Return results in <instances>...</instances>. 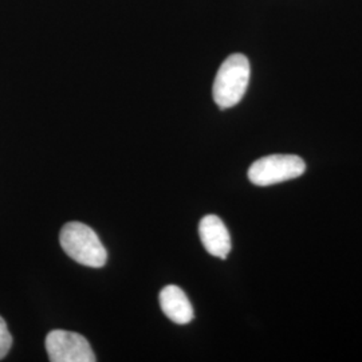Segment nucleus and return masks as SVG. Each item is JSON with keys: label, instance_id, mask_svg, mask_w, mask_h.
Masks as SVG:
<instances>
[{"label": "nucleus", "instance_id": "1", "mask_svg": "<svg viewBox=\"0 0 362 362\" xmlns=\"http://www.w3.org/2000/svg\"><path fill=\"white\" fill-rule=\"evenodd\" d=\"M59 242L66 254L79 264L93 269L104 267L107 254L98 235L89 226L71 221L64 226Z\"/></svg>", "mask_w": 362, "mask_h": 362}, {"label": "nucleus", "instance_id": "2", "mask_svg": "<svg viewBox=\"0 0 362 362\" xmlns=\"http://www.w3.org/2000/svg\"><path fill=\"white\" fill-rule=\"evenodd\" d=\"M251 67L243 54L230 55L218 70L212 95L220 109H228L239 104L246 94Z\"/></svg>", "mask_w": 362, "mask_h": 362}, {"label": "nucleus", "instance_id": "3", "mask_svg": "<svg viewBox=\"0 0 362 362\" xmlns=\"http://www.w3.org/2000/svg\"><path fill=\"white\" fill-rule=\"evenodd\" d=\"M306 170L305 161L296 155H270L251 164L248 180L258 187L275 185L302 176Z\"/></svg>", "mask_w": 362, "mask_h": 362}, {"label": "nucleus", "instance_id": "4", "mask_svg": "<svg viewBox=\"0 0 362 362\" xmlns=\"http://www.w3.org/2000/svg\"><path fill=\"white\" fill-rule=\"evenodd\" d=\"M46 350L52 362H94L88 339L74 332L52 330L46 337Z\"/></svg>", "mask_w": 362, "mask_h": 362}, {"label": "nucleus", "instance_id": "5", "mask_svg": "<svg viewBox=\"0 0 362 362\" xmlns=\"http://www.w3.org/2000/svg\"><path fill=\"white\" fill-rule=\"evenodd\" d=\"M199 235L208 254L216 258H227L233 247L231 235L219 216L207 215L200 220Z\"/></svg>", "mask_w": 362, "mask_h": 362}, {"label": "nucleus", "instance_id": "6", "mask_svg": "<svg viewBox=\"0 0 362 362\" xmlns=\"http://www.w3.org/2000/svg\"><path fill=\"white\" fill-rule=\"evenodd\" d=\"M160 306L175 324L187 325L194 320V308L179 286L169 285L161 290Z\"/></svg>", "mask_w": 362, "mask_h": 362}, {"label": "nucleus", "instance_id": "7", "mask_svg": "<svg viewBox=\"0 0 362 362\" xmlns=\"http://www.w3.org/2000/svg\"><path fill=\"white\" fill-rule=\"evenodd\" d=\"M13 346V336L7 327L6 321L0 317V360H3Z\"/></svg>", "mask_w": 362, "mask_h": 362}]
</instances>
